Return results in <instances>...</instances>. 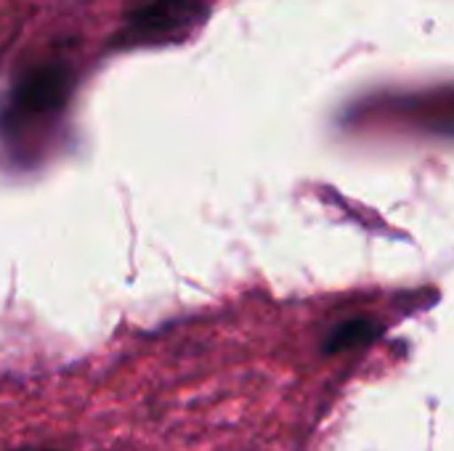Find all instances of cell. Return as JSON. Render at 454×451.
Segmentation results:
<instances>
[{
    "label": "cell",
    "instance_id": "1",
    "mask_svg": "<svg viewBox=\"0 0 454 451\" xmlns=\"http://www.w3.org/2000/svg\"><path fill=\"white\" fill-rule=\"evenodd\" d=\"M69 88H72V77L64 66L53 64L37 69L16 88L3 114V130H19V125L24 122L56 114L59 109H64L69 98Z\"/></svg>",
    "mask_w": 454,
    "mask_h": 451
},
{
    "label": "cell",
    "instance_id": "2",
    "mask_svg": "<svg viewBox=\"0 0 454 451\" xmlns=\"http://www.w3.org/2000/svg\"><path fill=\"white\" fill-rule=\"evenodd\" d=\"M200 0H152L133 16V27L141 37L176 35L200 16Z\"/></svg>",
    "mask_w": 454,
    "mask_h": 451
},
{
    "label": "cell",
    "instance_id": "3",
    "mask_svg": "<svg viewBox=\"0 0 454 451\" xmlns=\"http://www.w3.org/2000/svg\"><path fill=\"white\" fill-rule=\"evenodd\" d=\"M380 335H383V327L375 319H348L327 335L325 354H343V351L375 343Z\"/></svg>",
    "mask_w": 454,
    "mask_h": 451
}]
</instances>
